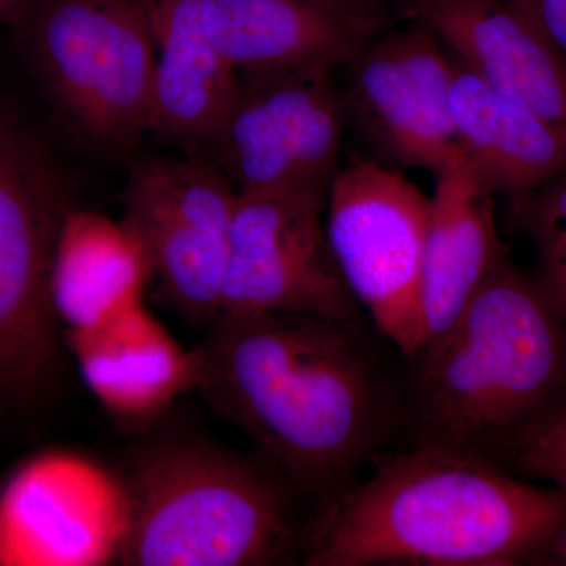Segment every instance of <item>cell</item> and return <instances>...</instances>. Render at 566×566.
<instances>
[{"label": "cell", "mask_w": 566, "mask_h": 566, "mask_svg": "<svg viewBox=\"0 0 566 566\" xmlns=\"http://www.w3.org/2000/svg\"><path fill=\"white\" fill-rule=\"evenodd\" d=\"M237 193L202 158L133 164L122 221L144 244L164 296L188 318L211 323L221 312Z\"/></svg>", "instance_id": "obj_11"}, {"label": "cell", "mask_w": 566, "mask_h": 566, "mask_svg": "<svg viewBox=\"0 0 566 566\" xmlns=\"http://www.w3.org/2000/svg\"><path fill=\"white\" fill-rule=\"evenodd\" d=\"M344 69L348 132L370 151L367 158L433 175L460 158L450 107L455 63L430 29L409 21L376 33Z\"/></svg>", "instance_id": "obj_10"}, {"label": "cell", "mask_w": 566, "mask_h": 566, "mask_svg": "<svg viewBox=\"0 0 566 566\" xmlns=\"http://www.w3.org/2000/svg\"><path fill=\"white\" fill-rule=\"evenodd\" d=\"M546 554H549L558 565L566 566V521L564 526L558 528L554 538L551 539L549 546H547Z\"/></svg>", "instance_id": "obj_24"}, {"label": "cell", "mask_w": 566, "mask_h": 566, "mask_svg": "<svg viewBox=\"0 0 566 566\" xmlns=\"http://www.w3.org/2000/svg\"><path fill=\"white\" fill-rule=\"evenodd\" d=\"M148 21L156 44L150 133L197 158L229 111L240 74L212 43L203 0H153Z\"/></svg>", "instance_id": "obj_16"}, {"label": "cell", "mask_w": 566, "mask_h": 566, "mask_svg": "<svg viewBox=\"0 0 566 566\" xmlns=\"http://www.w3.org/2000/svg\"><path fill=\"white\" fill-rule=\"evenodd\" d=\"M513 474L566 491V411L521 453Z\"/></svg>", "instance_id": "obj_20"}, {"label": "cell", "mask_w": 566, "mask_h": 566, "mask_svg": "<svg viewBox=\"0 0 566 566\" xmlns=\"http://www.w3.org/2000/svg\"><path fill=\"white\" fill-rule=\"evenodd\" d=\"M534 22L566 62V0H510Z\"/></svg>", "instance_id": "obj_22"}, {"label": "cell", "mask_w": 566, "mask_h": 566, "mask_svg": "<svg viewBox=\"0 0 566 566\" xmlns=\"http://www.w3.org/2000/svg\"><path fill=\"white\" fill-rule=\"evenodd\" d=\"M510 202L517 229L535 245L536 289L566 324V172Z\"/></svg>", "instance_id": "obj_19"}, {"label": "cell", "mask_w": 566, "mask_h": 566, "mask_svg": "<svg viewBox=\"0 0 566 566\" xmlns=\"http://www.w3.org/2000/svg\"><path fill=\"white\" fill-rule=\"evenodd\" d=\"M35 0H0V25H21Z\"/></svg>", "instance_id": "obj_23"}, {"label": "cell", "mask_w": 566, "mask_h": 566, "mask_svg": "<svg viewBox=\"0 0 566 566\" xmlns=\"http://www.w3.org/2000/svg\"><path fill=\"white\" fill-rule=\"evenodd\" d=\"M453 63L450 107L458 144L491 192L516 199L566 172L565 125L495 92L455 59Z\"/></svg>", "instance_id": "obj_17"}, {"label": "cell", "mask_w": 566, "mask_h": 566, "mask_svg": "<svg viewBox=\"0 0 566 566\" xmlns=\"http://www.w3.org/2000/svg\"><path fill=\"white\" fill-rule=\"evenodd\" d=\"M203 13L238 74L344 69L379 33L304 0H203Z\"/></svg>", "instance_id": "obj_15"}, {"label": "cell", "mask_w": 566, "mask_h": 566, "mask_svg": "<svg viewBox=\"0 0 566 566\" xmlns=\"http://www.w3.org/2000/svg\"><path fill=\"white\" fill-rule=\"evenodd\" d=\"M193 390L315 513L403 447L405 356L367 315H218Z\"/></svg>", "instance_id": "obj_1"}, {"label": "cell", "mask_w": 566, "mask_h": 566, "mask_svg": "<svg viewBox=\"0 0 566 566\" xmlns=\"http://www.w3.org/2000/svg\"><path fill=\"white\" fill-rule=\"evenodd\" d=\"M41 77L71 125L95 144L150 133L156 44L133 0H35L22 24Z\"/></svg>", "instance_id": "obj_5"}, {"label": "cell", "mask_w": 566, "mask_h": 566, "mask_svg": "<svg viewBox=\"0 0 566 566\" xmlns=\"http://www.w3.org/2000/svg\"><path fill=\"white\" fill-rule=\"evenodd\" d=\"M400 14L495 92L566 126V62L510 0H405Z\"/></svg>", "instance_id": "obj_12"}, {"label": "cell", "mask_w": 566, "mask_h": 566, "mask_svg": "<svg viewBox=\"0 0 566 566\" xmlns=\"http://www.w3.org/2000/svg\"><path fill=\"white\" fill-rule=\"evenodd\" d=\"M493 196L463 155L434 174L422 274L427 338L444 331L509 260Z\"/></svg>", "instance_id": "obj_14"}, {"label": "cell", "mask_w": 566, "mask_h": 566, "mask_svg": "<svg viewBox=\"0 0 566 566\" xmlns=\"http://www.w3.org/2000/svg\"><path fill=\"white\" fill-rule=\"evenodd\" d=\"M430 197L403 174L354 158L327 193V238L349 292L405 357L427 340L422 307Z\"/></svg>", "instance_id": "obj_7"}, {"label": "cell", "mask_w": 566, "mask_h": 566, "mask_svg": "<svg viewBox=\"0 0 566 566\" xmlns=\"http://www.w3.org/2000/svg\"><path fill=\"white\" fill-rule=\"evenodd\" d=\"M65 345L84 385L118 422H153L196 387V352L144 303L92 329L65 333Z\"/></svg>", "instance_id": "obj_13"}, {"label": "cell", "mask_w": 566, "mask_h": 566, "mask_svg": "<svg viewBox=\"0 0 566 566\" xmlns=\"http://www.w3.org/2000/svg\"><path fill=\"white\" fill-rule=\"evenodd\" d=\"M326 202L312 191L237 193L219 315L365 314L335 262Z\"/></svg>", "instance_id": "obj_9"}, {"label": "cell", "mask_w": 566, "mask_h": 566, "mask_svg": "<svg viewBox=\"0 0 566 566\" xmlns=\"http://www.w3.org/2000/svg\"><path fill=\"white\" fill-rule=\"evenodd\" d=\"M150 260L125 222L73 208L52 256V308L65 333L92 329L144 303Z\"/></svg>", "instance_id": "obj_18"}, {"label": "cell", "mask_w": 566, "mask_h": 566, "mask_svg": "<svg viewBox=\"0 0 566 566\" xmlns=\"http://www.w3.org/2000/svg\"><path fill=\"white\" fill-rule=\"evenodd\" d=\"M133 2H136L137 6L140 7L142 10L145 11V13L150 14L151 7H153V0H133Z\"/></svg>", "instance_id": "obj_25"}, {"label": "cell", "mask_w": 566, "mask_h": 566, "mask_svg": "<svg viewBox=\"0 0 566 566\" xmlns=\"http://www.w3.org/2000/svg\"><path fill=\"white\" fill-rule=\"evenodd\" d=\"M333 69L240 74L237 95L197 158L237 192L329 193L348 123Z\"/></svg>", "instance_id": "obj_8"}, {"label": "cell", "mask_w": 566, "mask_h": 566, "mask_svg": "<svg viewBox=\"0 0 566 566\" xmlns=\"http://www.w3.org/2000/svg\"><path fill=\"white\" fill-rule=\"evenodd\" d=\"M314 515L262 458L169 436L126 463L118 557L132 566L301 564Z\"/></svg>", "instance_id": "obj_4"}, {"label": "cell", "mask_w": 566, "mask_h": 566, "mask_svg": "<svg viewBox=\"0 0 566 566\" xmlns=\"http://www.w3.org/2000/svg\"><path fill=\"white\" fill-rule=\"evenodd\" d=\"M403 447L513 474L566 411V324L509 260L449 326L405 357Z\"/></svg>", "instance_id": "obj_2"}, {"label": "cell", "mask_w": 566, "mask_h": 566, "mask_svg": "<svg viewBox=\"0 0 566 566\" xmlns=\"http://www.w3.org/2000/svg\"><path fill=\"white\" fill-rule=\"evenodd\" d=\"M304 2L379 32L390 14H400L405 0H304Z\"/></svg>", "instance_id": "obj_21"}, {"label": "cell", "mask_w": 566, "mask_h": 566, "mask_svg": "<svg viewBox=\"0 0 566 566\" xmlns=\"http://www.w3.org/2000/svg\"><path fill=\"white\" fill-rule=\"evenodd\" d=\"M308 524L304 566H506L546 553L566 491L439 450L387 453Z\"/></svg>", "instance_id": "obj_3"}, {"label": "cell", "mask_w": 566, "mask_h": 566, "mask_svg": "<svg viewBox=\"0 0 566 566\" xmlns=\"http://www.w3.org/2000/svg\"><path fill=\"white\" fill-rule=\"evenodd\" d=\"M73 208L54 164L0 112V403L31 397L61 365L50 279Z\"/></svg>", "instance_id": "obj_6"}]
</instances>
